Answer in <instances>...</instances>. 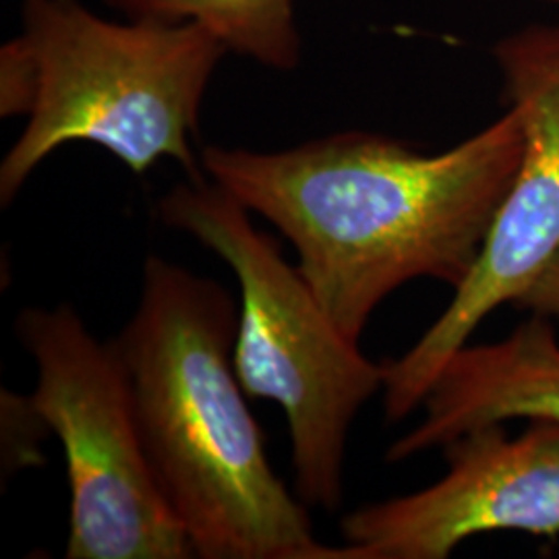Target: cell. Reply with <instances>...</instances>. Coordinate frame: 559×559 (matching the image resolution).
<instances>
[{"mask_svg":"<svg viewBox=\"0 0 559 559\" xmlns=\"http://www.w3.org/2000/svg\"><path fill=\"white\" fill-rule=\"evenodd\" d=\"M543 4H549V7H554V9H559V0H539Z\"/></svg>","mask_w":559,"mask_h":559,"instance_id":"8fae6325","label":"cell"},{"mask_svg":"<svg viewBox=\"0 0 559 559\" xmlns=\"http://www.w3.org/2000/svg\"><path fill=\"white\" fill-rule=\"evenodd\" d=\"M251 216L207 177L179 182L158 201L162 224L200 240L233 270L240 288L233 350L240 385L249 399L284 411L299 500L334 512L344 498L348 431L383 390V365L340 330L299 265Z\"/></svg>","mask_w":559,"mask_h":559,"instance_id":"277c9868","label":"cell"},{"mask_svg":"<svg viewBox=\"0 0 559 559\" xmlns=\"http://www.w3.org/2000/svg\"><path fill=\"white\" fill-rule=\"evenodd\" d=\"M15 332L36 362L27 404L59 438L67 460L64 558H193L147 459L115 342L96 338L67 302L23 309Z\"/></svg>","mask_w":559,"mask_h":559,"instance_id":"5b68a950","label":"cell"},{"mask_svg":"<svg viewBox=\"0 0 559 559\" xmlns=\"http://www.w3.org/2000/svg\"><path fill=\"white\" fill-rule=\"evenodd\" d=\"M516 108L459 145L423 154L346 131L290 150L207 145L201 166L297 251L300 274L350 340L385 297L417 278L459 288L519 175Z\"/></svg>","mask_w":559,"mask_h":559,"instance_id":"6da1fadb","label":"cell"},{"mask_svg":"<svg viewBox=\"0 0 559 559\" xmlns=\"http://www.w3.org/2000/svg\"><path fill=\"white\" fill-rule=\"evenodd\" d=\"M127 20L198 21L228 52L267 69L293 71L300 60L295 0H104Z\"/></svg>","mask_w":559,"mask_h":559,"instance_id":"9c48e42d","label":"cell"},{"mask_svg":"<svg viewBox=\"0 0 559 559\" xmlns=\"http://www.w3.org/2000/svg\"><path fill=\"white\" fill-rule=\"evenodd\" d=\"M228 50L198 21L102 20L80 0H23L21 34L0 52V115L27 124L0 164V203L59 147L94 143L133 175L179 162L203 179L191 140Z\"/></svg>","mask_w":559,"mask_h":559,"instance_id":"3957f363","label":"cell"},{"mask_svg":"<svg viewBox=\"0 0 559 559\" xmlns=\"http://www.w3.org/2000/svg\"><path fill=\"white\" fill-rule=\"evenodd\" d=\"M448 473L417 493L365 506L340 522L360 559H445L462 540L496 533H559V423L501 425L445 445Z\"/></svg>","mask_w":559,"mask_h":559,"instance_id":"52a82bcc","label":"cell"},{"mask_svg":"<svg viewBox=\"0 0 559 559\" xmlns=\"http://www.w3.org/2000/svg\"><path fill=\"white\" fill-rule=\"evenodd\" d=\"M239 305L216 280L150 255L138 307L112 340L141 438L193 558L360 559L320 543L270 464L235 369Z\"/></svg>","mask_w":559,"mask_h":559,"instance_id":"7a4b0ae2","label":"cell"},{"mask_svg":"<svg viewBox=\"0 0 559 559\" xmlns=\"http://www.w3.org/2000/svg\"><path fill=\"white\" fill-rule=\"evenodd\" d=\"M524 147L519 175L479 260L431 328L400 359L383 365L390 420L415 413L441 367L491 311L520 297L559 253V23L526 25L493 46Z\"/></svg>","mask_w":559,"mask_h":559,"instance_id":"8992f818","label":"cell"},{"mask_svg":"<svg viewBox=\"0 0 559 559\" xmlns=\"http://www.w3.org/2000/svg\"><path fill=\"white\" fill-rule=\"evenodd\" d=\"M519 305L531 309L533 313L559 320V253L520 297Z\"/></svg>","mask_w":559,"mask_h":559,"instance_id":"30bf717a","label":"cell"},{"mask_svg":"<svg viewBox=\"0 0 559 559\" xmlns=\"http://www.w3.org/2000/svg\"><path fill=\"white\" fill-rule=\"evenodd\" d=\"M425 417L388 448V462L445 448L503 420L559 423V342L535 313L500 342L464 344L441 367L420 404Z\"/></svg>","mask_w":559,"mask_h":559,"instance_id":"ba28073f","label":"cell"}]
</instances>
